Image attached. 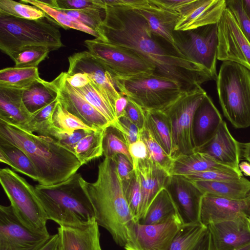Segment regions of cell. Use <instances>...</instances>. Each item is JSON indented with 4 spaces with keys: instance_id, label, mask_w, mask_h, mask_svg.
I'll list each match as a JSON object with an SVG mask.
<instances>
[{
    "instance_id": "cell-57",
    "label": "cell",
    "mask_w": 250,
    "mask_h": 250,
    "mask_svg": "<svg viewBox=\"0 0 250 250\" xmlns=\"http://www.w3.org/2000/svg\"><path fill=\"white\" fill-rule=\"evenodd\" d=\"M59 244L58 234L51 235V236L41 250H55Z\"/></svg>"
},
{
    "instance_id": "cell-50",
    "label": "cell",
    "mask_w": 250,
    "mask_h": 250,
    "mask_svg": "<svg viewBox=\"0 0 250 250\" xmlns=\"http://www.w3.org/2000/svg\"><path fill=\"white\" fill-rule=\"evenodd\" d=\"M112 158L116 163L118 173L122 182L128 180L134 170L132 163L122 154H117Z\"/></svg>"
},
{
    "instance_id": "cell-1",
    "label": "cell",
    "mask_w": 250,
    "mask_h": 250,
    "mask_svg": "<svg viewBox=\"0 0 250 250\" xmlns=\"http://www.w3.org/2000/svg\"><path fill=\"white\" fill-rule=\"evenodd\" d=\"M104 11L99 39L140 58L153 69L151 76L173 81L184 91L213 80L202 67L181 55L170 44L162 43L166 40L151 32L147 21L137 10L104 5Z\"/></svg>"
},
{
    "instance_id": "cell-23",
    "label": "cell",
    "mask_w": 250,
    "mask_h": 250,
    "mask_svg": "<svg viewBox=\"0 0 250 250\" xmlns=\"http://www.w3.org/2000/svg\"><path fill=\"white\" fill-rule=\"evenodd\" d=\"M57 230L62 250H102L99 226L95 220L79 226H60Z\"/></svg>"
},
{
    "instance_id": "cell-62",
    "label": "cell",
    "mask_w": 250,
    "mask_h": 250,
    "mask_svg": "<svg viewBox=\"0 0 250 250\" xmlns=\"http://www.w3.org/2000/svg\"><path fill=\"white\" fill-rule=\"evenodd\" d=\"M55 250H62L61 248L59 246V244H58V245Z\"/></svg>"
},
{
    "instance_id": "cell-21",
    "label": "cell",
    "mask_w": 250,
    "mask_h": 250,
    "mask_svg": "<svg viewBox=\"0 0 250 250\" xmlns=\"http://www.w3.org/2000/svg\"><path fill=\"white\" fill-rule=\"evenodd\" d=\"M183 224L178 213L164 223L135 227L138 250H169L172 242Z\"/></svg>"
},
{
    "instance_id": "cell-49",
    "label": "cell",
    "mask_w": 250,
    "mask_h": 250,
    "mask_svg": "<svg viewBox=\"0 0 250 250\" xmlns=\"http://www.w3.org/2000/svg\"><path fill=\"white\" fill-rule=\"evenodd\" d=\"M118 123L129 145L139 139L140 130L126 116L118 118Z\"/></svg>"
},
{
    "instance_id": "cell-20",
    "label": "cell",
    "mask_w": 250,
    "mask_h": 250,
    "mask_svg": "<svg viewBox=\"0 0 250 250\" xmlns=\"http://www.w3.org/2000/svg\"><path fill=\"white\" fill-rule=\"evenodd\" d=\"M240 216L250 218V192L244 199L232 200L205 194L200 209V222L209 224Z\"/></svg>"
},
{
    "instance_id": "cell-53",
    "label": "cell",
    "mask_w": 250,
    "mask_h": 250,
    "mask_svg": "<svg viewBox=\"0 0 250 250\" xmlns=\"http://www.w3.org/2000/svg\"><path fill=\"white\" fill-rule=\"evenodd\" d=\"M65 80L67 83L75 89L84 87L91 83L88 76L85 73L81 72L71 75L65 72Z\"/></svg>"
},
{
    "instance_id": "cell-24",
    "label": "cell",
    "mask_w": 250,
    "mask_h": 250,
    "mask_svg": "<svg viewBox=\"0 0 250 250\" xmlns=\"http://www.w3.org/2000/svg\"><path fill=\"white\" fill-rule=\"evenodd\" d=\"M135 170L139 175L141 185L140 221L145 215L148 208L156 195L165 188L170 175L148 158L140 160Z\"/></svg>"
},
{
    "instance_id": "cell-5",
    "label": "cell",
    "mask_w": 250,
    "mask_h": 250,
    "mask_svg": "<svg viewBox=\"0 0 250 250\" xmlns=\"http://www.w3.org/2000/svg\"><path fill=\"white\" fill-rule=\"evenodd\" d=\"M60 27L47 15L29 20L0 12V49L6 55L28 45L46 46L50 51L57 50L63 46Z\"/></svg>"
},
{
    "instance_id": "cell-18",
    "label": "cell",
    "mask_w": 250,
    "mask_h": 250,
    "mask_svg": "<svg viewBox=\"0 0 250 250\" xmlns=\"http://www.w3.org/2000/svg\"><path fill=\"white\" fill-rule=\"evenodd\" d=\"M207 227L211 250H233L250 243V221L247 216L216 222Z\"/></svg>"
},
{
    "instance_id": "cell-30",
    "label": "cell",
    "mask_w": 250,
    "mask_h": 250,
    "mask_svg": "<svg viewBox=\"0 0 250 250\" xmlns=\"http://www.w3.org/2000/svg\"><path fill=\"white\" fill-rule=\"evenodd\" d=\"M0 161L12 167L34 181L39 182V176L34 164L21 149L0 139Z\"/></svg>"
},
{
    "instance_id": "cell-38",
    "label": "cell",
    "mask_w": 250,
    "mask_h": 250,
    "mask_svg": "<svg viewBox=\"0 0 250 250\" xmlns=\"http://www.w3.org/2000/svg\"><path fill=\"white\" fill-rule=\"evenodd\" d=\"M50 49L44 46L28 45L22 47L7 54L15 62V66L21 68L38 67L48 56Z\"/></svg>"
},
{
    "instance_id": "cell-12",
    "label": "cell",
    "mask_w": 250,
    "mask_h": 250,
    "mask_svg": "<svg viewBox=\"0 0 250 250\" xmlns=\"http://www.w3.org/2000/svg\"><path fill=\"white\" fill-rule=\"evenodd\" d=\"M50 236L26 227L10 205L0 206V250H41Z\"/></svg>"
},
{
    "instance_id": "cell-46",
    "label": "cell",
    "mask_w": 250,
    "mask_h": 250,
    "mask_svg": "<svg viewBox=\"0 0 250 250\" xmlns=\"http://www.w3.org/2000/svg\"><path fill=\"white\" fill-rule=\"evenodd\" d=\"M43 3L58 9L83 10L95 9L104 10L98 0H49Z\"/></svg>"
},
{
    "instance_id": "cell-19",
    "label": "cell",
    "mask_w": 250,
    "mask_h": 250,
    "mask_svg": "<svg viewBox=\"0 0 250 250\" xmlns=\"http://www.w3.org/2000/svg\"><path fill=\"white\" fill-rule=\"evenodd\" d=\"M226 8V0H190L179 12L174 31H186L217 23Z\"/></svg>"
},
{
    "instance_id": "cell-47",
    "label": "cell",
    "mask_w": 250,
    "mask_h": 250,
    "mask_svg": "<svg viewBox=\"0 0 250 250\" xmlns=\"http://www.w3.org/2000/svg\"><path fill=\"white\" fill-rule=\"evenodd\" d=\"M190 181H219L237 180L243 177L237 173L217 171H204L190 173L185 175H179Z\"/></svg>"
},
{
    "instance_id": "cell-55",
    "label": "cell",
    "mask_w": 250,
    "mask_h": 250,
    "mask_svg": "<svg viewBox=\"0 0 250 250\" xmlns=\"http://www.w3.org/2000/svg\"><path fill=\"white\" fill-rule=\"evenodd\" d=\"M128 102V100L127 98L122 94L121 96L116 100L115 103L114 111L117 120L118 118L125 116V108Z\"/></svg>"
},
{
    "instance_id": "cell-54",
    "label": "cell",
    "mask_w": 250,
    "mask_h": 250,
    "mask_svg": "<svg viewBox=\"0 0 250 250\" xmlns=\"http://www.w3.org/2000/svg\"><path fill=\"white\" fill-rule=\"evenodd\" d=\"M156 2L164 8L173 11L179 12L190 0H155Z\"/></svg>"
},
{
    "instance_id": "cell-6",
    "label": "cell",
    "mask_w": 250,
    "mask_h": 250,
    "mask_svg": "<svg viewBox=\"0 0 250 250\" xmlns=\"http://www.w3.org/2000/svg\"><path fill=\"white\" fill-rule=\"evenodd\" d=\"M216 81L225 117L236 128L250 126V71L237 63L223 62Z\"/></svg>"
},
{
    "instance_id": "cell-58",
    "label": "cell",
    "mask_w": 250,
    "mask_h": 250,
    "mask_svg": "<svg viewBox=\"0 0 250 250\" xmlns=\"http://www.w3.org/2000/svg\"><path fill=\"white\" fill-rule=\"evenodd\" d=\"M241 156L250 163V142L240 143Z\"/></svg>"
},
{
    "instance_id": "cell-52",
    "label": "cell",
    "mask_w": 250,
    "mask_h": 250,
    "mask_svg": "<svg viewBox=\"0 0 250 250\" xmlns=\"http://www.w3.org/2000/svg\"><path fill=\"white\" fill-rule=\"evenodd\" d=\"M129 151L132 159L134 170L136 169L140 160L148 158L146 146L140 138L135 142L129 145Z\"/></svg>"
},
{
    "instance_id": "cell-11",
    "label": "cell",
    "mask_w": 250,
    "mask_h": 250,
    "mask_svg": "<svg viewBox=\"0 0 250 250\" xmlns=\"http://www.w3.org/2000/svg\"><path fill=\"white\" fill-rule=\"evenodd\" d=\"M88 51L96 57L114 80L151 76L153 70L134 54L116 45L95 38L84 41Z\"/></svg>"
},
{
    "instance_id": "cell-56",
    "label": "cell",
    "mask_w": 250,
    "mask_h": 250,
    "mask_svg": "<svg viewBox=\"0 0 250 250\" xmlns=\"http://www.w3.org/2000/svg\"><path fill=\"white\" fill-rule=\"evenodd\" d=\"M211 238L208 229L194 250H210Z\"/></svg>"
},
{
    "instance_id": "cell-28",
    "label": "cell",
    "mask_w": 250,
    "mask_h": 250,
    "mask_svg": "<svg viewBox=\"0 0 250 250\" xmlns=\"http://www.w3.org/2000/svg\"><path fill=\"white\" fill-rule=\"evenodd\" d=\"M58 94L55 79L47 82L39 78L23 89L22 99L26 107L32 114L56 100Z\"/></svg>"
},
{
    "instance_id": "cell-37",
    "label": "cell",
    "mask_w": 250,
    "mask_h": 250,
    "mask_svg": "<svg viewBox=\"0 0 250 250\" xmlns=\"http://www.w3.org/2000/svg\"><path fill=\"white\" fill-rule=\"evenodd\" d=\"M104 158H112L118 154H124L132 163L129 151V145L123 133L118 127L111 125L104 129L103 140Z\"/></svg>"
},
{
    "instance_id": "cell-36",
    "label": "cell",
    "mask_w": 250,
    "mask_h": 250,
    "mask_svg": "<svg viewBox=\"0 0 250 250\" xmlns=\"http://www.w3.org/2000/svg\"><path fill=\"white\" fill-rule=\"evenodd\" d=\"M208 230L202 223L183 225L176 233L169 250H194Z\"/></svg>"
},
{
    "instance_id": "cell-27",
    "label": "cell",
    "mask_w": 250,
    "mask_h": 250,
    "mask_svg": "<svg viewBox=\"0 0 250 250\" xmlns=\"http://www.w3.org/2000/svg\"><path fill=\"white\" fill-rule=\"evenodd\" d=\"M209 170L243 175L242 173H239L230 167L221 164L198 151L173 160L169 174L170 175H185L192 172Z\"/></svg>"
},
{
    "instance_id": "cell-44",
    "label": "cell",
    "mask_w": 250,
    "mask_h": 250,
    "mask_svg": "<svg viewBox=\"0 0 250 250\" xmlns=\"http://www.w3.org/2000/svg\"><path fill=\"white\" fill-rule=\"evenodd\" d=\"M52 122L56 128L65 132H72L79 129L96 130L88 126L68 112L59 101L53 113Z\"/></svg>"
},
{
    "instance_id": "cell-34",
    "label": "cell",
    "mask_w": 250,
    "mask_h": 250,
    "mask_svg": "<svg viewBox=\"0 0 250 250\" xmlns=\"http://www.w3.org/2000/svg\"><path fill=\"white\" fill-rule=\"evenodd\" d=\"M39 78L38 67H6L0 71V86L24 89Z\"/></svg>"
},
{
    "instance_id": "cell-35",
    "label": "cell",
    "mask_w": 250,
    "mask_h": 250,
    "mask_svg": "<svg viewBox=\"0 0 250 250\" xmlns=\"http://www.w3.org/2000/svg\"><path fill=\"white\" fill-rule=\"evenodd\" d=\"M21 2L31 4L43 11L65 29H73L89 34L95 38H99V34L95 30L67 15L63 12L44 4L40 0H21Z\"/></svg>"
},
{
    "instance_id": "cell-17",
    "label": "cell",
    "mask_w": 250,
    "mask_h": 250,
    "mask_svg": "<svg viewBox=\"0 0 250 250\" xmlns=\"http://www.w3.org/2000/svg\"><path fill=\"white\" fill-rule=\"evenodd\" d=\"M121 6L139 11L147 21L155 35L169 42L177 52L173 37L180 14L164 8L155 0H121Z\"/></svg>"
},
{
    "instance_id": "cell-13",
    "label": "cell",
    "mask_w": 250,
    "mask_h": 250,
    "mask_svg": "<svg viewBox=\"0 0 250 250\" xmlns=\"http://www.w3.org/2000/svg\"><path fill=\"white\" fill-rule=\"evenodd\" d=\"M217 59L237 63L250 71V43L226 7L218 22Z\"/></svg>"
},
{
    "instance_id": "cell-29",
    "label": "cell",
    "mask_w": 250,
    "mask_h": 250,
    "mask_svg": "<svg viewBox=\"0 0 250 250\" xmlns=\"http://www.w3.org/2000/svg\"><path fill=\"white\" fill-rule=\"evenodd\" d=\"M191 182L204 194L227 199H243L250 192V181L244 177L234 180Z\"/></svg>"
},
{
    "instance_id": "cell-43",
    "label": "cell",
    "mask_w": 250,
    "mask_h": 250,
    "mask_svg": "<svg viewBox=\"0 0 250 250\" xmlns=\"http://www.w3.org/2000/svg\"><path fill=\"white\" fill-rule=\"evenodd\" d=\"M0 12L15 17L37 20L46 14L38 7L13 0H0Z\"/></svg>"
},
{
    "instance_id": "cell-25",
    "label": "cell",
    "mask_w": 250,
    "mask_h": 250,
    "mask_svg": "<svg viewBox=\"0 0 250 250\" xmlns=\"http://www.w3.org/2000/svg\"><path fill=\"white\" fill-rule=\"evenodd\" d=\"M223 121L220 113L207 94L193 116L192 135L195 152L212 138Z\"/></svg>"
},
{
    "instance_id": "cell-3",
    "label": "cell",
    "mask_w": 250,
    "mask_h": 250,
    "mask_svg": "<svg viewBox=\"0 0 250 250\" xmlns=\"http://www.w3.org/2000/svg\"><path fill=\"white\" fill-rule=\"evenodd\" d=\"M0 139L23 151L37 169L40 185L62 182L82 166L76 156L56 140L29 132L0 121Z\"/></svg>"
},
{
    "instance_id": "cell-59",
    "label": "cell",
    "mask_w": 250,
    "mask_h": 250,
    "mask_svg": "<svg viewBox=\"0 0 250 250\" xmlns=\"http://www.w3.org/2000/svg\"><path fill=\"white\" fill-rule=\"evenodd\" d=\"M240 170L244 175L250 176V163L247 161H243L239 165Z\"/></svg>"
},
{
    "instance_id": "cell-61",
    "label": "cell",
    "mask_w": 250,
    "mask_h": 250,
    "mask_svg": "<svg viewBox=\"0 0 250 250\" xmlns=\"http://www.w3.org/2000/svg\"><path fill=\"white\" fill-rule=\"evenodd\" d=\"M211 250V249H210ZM233 250H250V243Z\"/></svg>"
},
{
    "instance_id": "cell-39",
    "label": "cell",
    "mask_w": 250,
    "mask_h": 250,
    "mask_svg": "<svg viewBox=\"0 0 250 250\" xmlns=\"http://www.w3.org/2000/svg\"><path fill=\"white\" fill-rule=\"evenodd\" d=\"M76 89L91 105L105 117L112 125L120 129V126L114 109L91 83L84 87Z\"/></svg>"
},
{
    "instance_id": "cell-4",
    "label": "cell",
    "mask_w": 250,
    "mask_h": 250,
    "mask_svg": "<svg viewBox=\"0 0 250 250\" xmlns=\"http://www.w3.org/2000/svg\"><path fill=\"white\" fill-rule=\"evenodd\" d=\"M80 173L51 186L37 185L36 195L48 220L60 226L83 225L95 220V211L82 188Z\"/></svg>"
},
{
    "instance_id": "cell-15",
    "label": "cell",
    "mask_w": 250,
    "mask_h": 250,
    "mask_svg": "<svg viewBox=\"0 0 250 250\" xmlns=\"http://www.w3.org/2000/svg\"><path fill=\"white\" fill-rule=\"evenodd\" d=\"M165 188L183 225L201 223V205L204 194L191 181L179 175H170Z\"/></svg>"
},
{
    "instance_id": "cell-7",
    "label": "cell",
    "mask_w": 250,
    "mask_h": 250,
    "mask_svg": "<svg viewBox=\"0 0 250 250\" xmlns=\"http://www.w3.org/2000/svg\"><path fill=\"white\" fill-rule=\"evenodd\" d=\"M0 182L21 222L31 230L50 234L48 220L35 192V187L9 168L0 169Z\"/></svg>"
},
{
    "instance_id": "cell-48",
    "label": "cell",
    "mask_w": 250,
    "mask_h": 250,
    "mask_svg": "<svg viewBox=\"0 0 250 250\" xmlns=\"http://www.w3.org/2000/svg\"><path fill=\"white\" fill-rule=\"evenodd\" d=\"M228 8L235 19L242 33L250 43V20L245 14L240 0H226Z\"/></svg>"
},
{
    "instance_id": "cell-10",
    "label": "cell",
    "mask_w": 250,
    "mask_h": 250,
    "mask_svg": "<svg viewBox=\"0 0 250 250\" xmlns=\"http://www.w3.org/2000/svg\"><path fill=\"white\" fill-rule=\"evenodd\" d=\"M218 22L186 31H174L173 37L177 52L217 78L216 61Z\"/></svg>"
},
{
    "instance_id": "cell-26",
    "label": "cell",
    "mask_w": 250,
    "mask_h": 250,
    "mask_svg": "<svg viewBox=\"0 0 250 250\" xmlns=\"http://www.w3.org/2000/svg\"><path fill=\"white\" fill-rule=\"evenodd\" d=\"M23 89L0 86V121L25 130L32 113L22 99Z\"/></svg>"
},
{
    "instance_id": "cell-60",
    "label": "cell",
    "mask_w": 250,
    "mask_h": 250,
    "mask_svg": "<svg viewBox=\"0 0 250 250\" xmlns=\"http://www.w3.org/2000/svg\"><path fill=\"white\" fill-rule=\"evenodd\" d=\"M240 1L245 14L250 20V0H240Z\"/></svg>"
},
{
    "instance_id": "cell-22",
    "label": "cell",
    "mask_w": 250,
    "mask_h": 250,
    "mask_svg": "<svg viewBox=\"0 0 250 250\" xmlns=\"http://www.w3.org/2000/svg\"><path fill=\"white\" fill-rule=\"evenodd\" d=\"M196 151L204 153L217 162L242 173L239 168L241 158L240 142L232 136L224 120L212 138Z\"/></svg>"
},
{
    "instance_id": "cell-32",
    "label": "cell",
    "mask_w": 250,
    "mask_h": 250,
    "mask_svg": "<svg viewBox=\"0 0 250 250\" xmlns=\"http://www.w3.org/2000/svg\"><path fill=\"white\" fill-rule=\"evenodd\" d=\"M178 213L175 205L166 188H162L155 197L139 223L144 225L162 224Z\"/></svg>"
},
{
    "instance_id": "cell-40",
    "label": "cell",
    "mask_w": 250,
    "mask_h": 250,
    "mask_svg": "<svg viewBox=\"0 0 250 250\" xmlns=\"http://www.w3.org/2000/svg\"><path fill=\"white\" fill-rule=\"evenodd\" d=\"M58 102L57 98L48 105L32 113L25 130L47 136L50 129L54 126L52 115Z\"/></svg>"
},
{
    "instance_id": "cell-45",
    "label": "cell",
    "mask_w": 250,
    "mask_h": 250,
    "mask_svg": "<svg viewBox=\"0 0 250 250\" xmlns=\"http://www.w3.org/2000/svg\"><path fill=\"white\" fill-rule=\"evenodd\" d=\"M59 10L76 19L85 26L96 31L98 33V29L103 21L101 14L104 12V10L95 9H86L79 10Z\"/></svg>"
},
{
    "instance_id": "cell-2",
    "label": "cell",
    "mask_w": 250,
    "mask_h": 250,
    "mask_svg": "<svg viewBox=\"0 0 250 250\" xmlns=\"http://www.w3.org/2000/svg\"><path fill=\"white\" fill-rule=\"evenodd\" d=\"M81 183L92 204L98 225L107 230L114 242L125 250H138L137 223L125 199L114 160L104 158L98 166L95 182H88L82 176Z\"/></svg>"
},
{
    "instance_id": "cell-41",
    "label": "cell",
    "mask_w": 250,
    "mask_h": 250,
    "mask_svg": "<svg viewBox=\"0 0 250 250\" xmlns=\"http://www.w3.org/2000/svg\"><path fill=\"white\" fill-rule=\"evenodd\" d=\"M122 183L125 196L130 210L136 222L138 223L140 220L142 190L140 179L137 170H134L128 180Z\"/></svg>"
},
{
    "instance_id": "cell-14",
    "label": "cell",
    "mask_w": 250,
    "mask_h": 250,
    "mask_svg": "<svg viewBox=\"0 0 250 250\" xmlns=\"http://www.w3.org/2000/svg\"><path fill=\"white\" fill-rule=\"evenodd\" d=\"M68 74L81 72L86 74L91 83L110 104L114 110L115 103L121 95L114 79L103 64L89 51L75 53L68 57Z\"/></svg>"
},
{
    "instance_id": "cell-8",
    "label": "cell",
    "mask_w": 250,
    "mask_h": 250,
    "mask_svg": "<svg viewBox=\"0 0 250 250\" xmlns=\"http://www.w3.org/2000/svg\"><path fill=\"white\" fill-rule=\"evenodd\" d=\"M114 81L122 95L145 110L163 111L184 91L177 83L152 76Z\"/></svg>"
},
{
    "instance_id": "cell-42",
    "label": "cell",
    "mask_w": 250,
    "mask_h": 250,
    "mask_svg": "<svg viewBox=\"0 0 250 250\" xmlns=\"http://www.w3.org/2000/svg\"><path fill=\"white\" fill-rule=\"evenodd\" d=\"M140 138L146 146L148 158L169 173L173 160L165 152L149 130L145 126L140 131Z\"/></svg>"
},
{
    "instance_id": "cell-33",
    "label": "cell",
    "mask_w": 250,
    "mask_h": 250,
    "mask_svg": "<svg viewBox=\"0 0 250 250\" xmlns=\"http://www.w3.org/2000/svg\"><path fill=\"white\" fill-rule=\"evenodd\" d=\"M104 129L92 130L75 146L73 153L82 166L103 155V140Z\"/></svg>"
},
{
    "instance_id": "cell-16",
    "label": "cell",
    "mask_w": 250,
    "mask_h": 250,
    "mask_svg": "<svg viewBox=\"0 0 250 250\" xmlns=\"http://www.w3.org/2000/svg\"><path fill=\"white\" fill-rule=\"evenodd\" d=\"M55 80L59 90L58 101L68 112L94 129H104L112 125L67 83L65 72H62Z\"/></svg>"
},
{
    "instance_id": "cell-9",
    "label": "cell",
    "mask_w": 250,
    "mask_h": 250,
    "mask_svg": "<svg viewBox=\"0 0 250 250\" xmlns=\"http://www.w3.org/2000/svg\"><path fill=\"white\" fill-rule=\"evenodd\" d=\"M201 86L183 91L163 112L171 127L172 148L170 157L189 155L195 152L192 122L195 112L207 95Z\"/></svg>"
},
{
    "instance_id": "cell-51",
    "label": "cell",
    "mask_w": 250,
    "mask_h": 250,
    "mask_svg": "<svg viewBox=\"0 0 250 250\" xmlns=\"http://www.w3.org/2000/svg\"><path fill=\"white\" fill-rule=\"evenodd\" d=\"M125 116L137 126L140 131L143 128L145 124L143 110L129 100L125 108Z\"/></svg>"
},
{
    "instance_id": "cell-31",
    "label": "cell",
    "mask_w": 250,
    "mask_h": 250,
    "mask_svg": "<svg viewBox=\"0 0 250 250\" xmlns=\"http://www.w3.org/2000/svg\"><path fill=\"white\" fill-rule=\"evenodd\" d=\"M143 111L145 117L144 126L149 130L155 140L170 157L172 132L168 117L162 111L145 110Z\"/></svg>"
}]
</instances>
